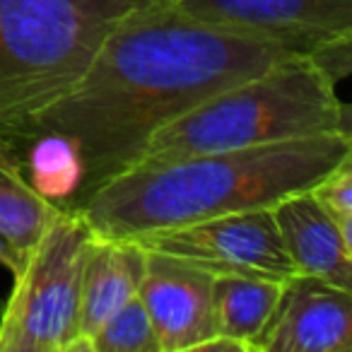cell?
Instances as JSON below:
<instances>
[{"label":"cell","mask_w":352,"mask_h":352,"mask_svg":"<svg viewBox=\"0 0 352 352\" xmlns=\"http://www.w3.org/2000/svg\"><path fill=\"white\" fill-rule=\"evenodd\" d=\"M297 56L304 54L254 32L193 20L176 6L131 10L73 87L34 113L22 138L34 131L73 138L85 164L78 208L135 164L157 128Z\"/></svg>","instance_id":"cell-1"},{"label":"cell","mask_w":352,"mask_h":352,"mask_svg":"<svg viewBox=\"0 0 352 352\" xmlns=\"http://www.w3.org/2000/svg\"><path fill=\"white\" fill-rule=\"evenodd\" d=\"M352 157L342 133L140 164L73 208L94 236L138 241L212 217L263 210L311 191Z\"/></svg>","instance_id":"cell-2"},{"label":"cell","mask_w":352,"mask_h":352,"mask_svg":"<svg viewBox=\"0 0 352 352\" xmlns=\"http://www.w3.org/2000/svg\"><path fill=\"white\" fill-rule=\"evenodd\" d=\"M323 133L352 138L350 107L340 102L336 82L311 58L297 56L212 94L157 128L133 166Z\"/></svg>","instance_id":"cell-3"},{"label":"cell","mask_w":352,"mask_h":352,"mask_svg":"<svg viewBox=\"0 0 352 352\" xmlns=\"http://www.w3.org/2000/svg\"><path fill=\"white\" fill-rule=\"evenodd\" d=\"M128 12V0H0V152L73 87Z\"/></svg>","instance_id":"cell-4"},{"label":"cell","mask_w":352,"mask_h":352,"mask_svg":"<svg viewBox=\"0 0 352 352\" xmlns=\"http://www.w3.org/2000/svg\"><path fill=\"white\" fill-rule=\"evenodd\" d=\"M92 230L73 208H58L12 270L0 309V352H85L80 287Z\"/></svg>","instance_id":"cell-5"},{"label":"cell","mask_w":352,"mask_h":352,"mask_svg":"<svg viewBox=\"0 0 352 352\" xmlns=\"http://www.w3.org/2000/svg\"><path fill=\"white\" fill-rule=\"evenodd\" d=\"M135 244L186 261L212 275H244L275 283H287L297 275L270 208L157 232Z\"/></svg>","instance_id":"cell-6"},{"label":"cell","mask_w":352,"mask_h":352,"mask_svg":"<svg viewBox=\"0 0 352 352\" xmlns=\"http://www.w3.org/2000/svg\"><path fill=\"white\" fill-rule=\"evenodd\" d=\"M193 20L254 32L309 56L352 36V0H179Z\"/></svg>","instance_id":"cell-7"},{"label":"cell","mask_w":352,"mask_h":352,"mask_svg":"<svg viewBox=\"0 0 352 352\" xmlns=\"http://www.w3.org/2000/svg\"><path fill=\"white\" fill-rule=\"evenodd\" d=\"M256 352H350L352 292L311 275L283 283Z\"/></svg>","instance_id":"cell-8"},{"label":"cell","mask_w":352,"mask_h":352,"mask_svg":"<svg viewBox=\"0 0 352 352\" xmlns=\"http://www.w3.org/2000/svg\"><path fill=\"white\" fill-rule=\"evenodd\" d=\"M212 280L215 275L208 270L145 249L138 297L147 309L160 352H193L217 333Z\"/></svg>","instance_id":"cell-9"},{"label":"cell","mask_w":352,"mask_h":352,"mask_svg":"<svg viewBox=\"0 0 352 352\" xmlns=\"http://www.w3.org/2000/svg\"><path fill=\"white\" fill-rule=\"evenodd\" d=\"M270 210L297 273L352 292V241L338 230L314 193H294Z\"/></svg>","instance_id":"cell-10"},{"label":"cell","mask_w":352,"mask_h":352,"mask_svg":"<svg viewBox=\"0 0 352 352\" xmlns=\"http://www.w3.org/2000/svg\"><path fill=\"white\" fill-rule=\"evenodd\" d=\"M145 249L135 241L92 236L80 287V338L85 352L102 323L138 294Z\"/></svg>","instance_id":"cell-11"},{"label":"cell","mask_w":352,"mask_h":352,"mask_svg":"<svg viewBox=\"0 0 352 352\" xmlns=\"http://www.w3.org/2000/svg\"><path fill=\"white\" fill-rule=\"evenodd\" d=\"M30 188L58 208H75L82 191L85 164L73 138L56 131H34L12 152Z\"/></svg>","instance_id":"cell-12"},{"label":"cell","mask_w":352,"mask_h":352,"mask_svg":"<svg viewBox=\"0 0 352 352\" xmlns=\"http://www.w3.org/2000/svg\"><path fill=\"white\" fill-rule=\"evenodd\" d=\"M283 283L244 275H215L212 280V311L217 333L249 342L251 352L256 338L268 323Z\"/></svg>","instance_id":"cell-13"},{"label":"cell","mask_w":352,"mask_h":352,"mask_svg":"<svg viewBox=\"0 0 352 352\" xmlns=\"http://www.w3.org/2000/svg\"><path fill=\"white\" fill-rule=\"evenodd\" d=\"M58 206L36 196L25 182L17 160L0 152V236L25 254L44 232Z\"/></svg>","instance_id":"cell-14"},{"label":"cell","mask_w":352,"mask_h":352,"mask_svg":"<svg viewBox=\"0 0 352 352\" xmlns=\"http://www.w3.org/2000/svg\"><path fill=\"white\" fill-rule=\"evenodd\" d=\"M89 352H160L155 328L138 294L102 323L89 340Z\"/></svg>","instance_id":"cell-15"},{"label":"cell","mask_w":352,"mask_h":352,"mask_svg":"<svg viewBox=\"0 0 352 352\" xmlns=\"http://www.w3.org/2000/svg\"><path fill=\"white\" fill-rule=\"evenodd\" d=\"M318 206L331 215L338 230L352 241V157L311 188Z\"/></svg>","instance_id":"cell-16"},{"label":"cell","mask_w":352,"mask_h":352,"mask_svg":"<svg viewBox=\"0 0 352 352\" xmlns=\"http://www.w3.org/2000/svg\"><path fill=\"white\" fill-rule=\"evenodd\" d=\"M251 352V345L239 338L225 336V333H212L210 338H206L203 342H198L193 352Z\"/></svg>","instance_id":"cell-17"},{"label":"cell","mask_w":352,"mask_h":352,"mask_svg":"<svg viewBox=\"0 0 352 352\" xmlns=\"http://www.w3.org/2000/svg\"><path fill=\"white\" fill-rule=\"evenodd\" d=\"M20 258H22L20 251H17L15 246L6 239V236H0V265L12 273V270L17 268V263H20Z\"/></svg>","instance_id":"cell-18"},{"label":"cell","mask_w":352,"mask_h":352,"mask_svg":"<svg viewBox=\"0 0 352 352\" xmlns=\"http://www.w3.org/2000/svg\"><path fill=\"white\" fill-rule=\"evenodd\" d=\"M131 10H152V8H169L176 6L179 0H128Z\"/></svg>","instance_id":"cell-19"}]
</instances>
